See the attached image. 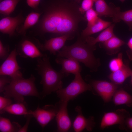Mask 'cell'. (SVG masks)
<instances>
[{
	"mask_svg": "<svg viewBox=\"0 0 132 132\" xmlns=\"http://www.w3.org/2000/svg\"><path fill=\"white\" fill-rule=\"evenodd\" d=\"M79 7L73 4H60L48 8L41 22V30L44 33L61 36L67 34L74 38L79 22L86 21L79 11Z\"/></svg>",
	"mask_w": 132,
	"mask_h": 132,
	"instance_id": "6da1fadb",
	"label": "cell"
},
{
	"mask_svg": "<svg viewBox=\"0 0 132 132\" xmlns=\"http://www.w3.org/2000/svg\"><path fill=\"white\" fill-rule=\"evenodd\" d=\"M76 41L70 46H65L57 53V57L71 58L83 63L92 72L97 71L100 64L94 55L95 45L89 44L78 34Z\"/></svg>",
	"mask_w": 132,
	"mask_h": 132,
	"instance_id": "7a4b0ae2",
	"label": "cell"
},
{
	"mask_svg": "<svg viewBox=\"0 0 132 132\" xmlns=\"http://www.w3.org/2000/svg\"><path fill=\"white\" fill-rule=\"evenodd\" d=\"M36 70L41 76L40 83L43 86L41 94L43 98L63 88L62 79L69 74L57 72L52 66L47 56L37 58Z\"/></svg>",
	"mask_w": 132,
	"mask_h": 132,
	"instance_id": "3957f363",
	"label": "cell"
},
{
	"mask_svg": "<svg viewBox=\"0 0 132 132\" xmlns=\"http://www.w3.org/2000/svg\"><path fill=\"white\" fill-rule=\"evenodd\" d=\"M35 78L31 74L30 77L25 79L23 77L12 79L5 87L3 93L4 97L12 98L16 102L24 101V97L35 96L40 98L35 84Z\"/></svg>",
	"mask_w": 132,
	"mask_h": 132,
	"instance_id": "277c9868",
	"label": "cell"
},
{
	"mask_svg": "<svg viewBox=\"0 0 132 132\" xmlns=\"http://www.w3.org/2000/svg\"><path fill=\"white\" fill-rule=\"evenodd\" d=\"M91 90L90 85L84 81L80 73L75 75L74 80L67 87L58 90L56 93L60 100L68 102L84 92Z\"/></svg>",
	"mask_w": 132,
	"mask_h": 132,
	"instance_id": "5b68a950",
	"label": "cell"
},
{
	"mask_svg": "<svg viewBox=\"0 0 132 132\" xmlns=\"http://www.w3.org/2000/svg\"><path fill=\"white\" fill-rule=\"evenodd\" d=\"M130 117L129 112L123 109H118L114 112L105 113L102 119L100 128L104 129L108 126L118 124L120 129H126V121L127 119Z\"/></svg>",
	"mask_w": 132,
	"mask_h": 132,
	"instance_id": "8992f818",
	"label": "cell"
},
{
	"mask_svg": "<svg viewBox=\"0 0 132 132\" xmlns=\"http://www.w3.org/2000/svg\"><path fill=\"white\" fill-rule=\"evenodd\" d=\"M18 53L16 48L12 51L5 60L0 67V75H5L11 79L22 77L20 71L21 68L19 66L16 59Z\"/></svg>",
	"mask_w": 132,
	"mask_h": 132,
	"instance_id": "52a82bcc",
	"label": "cell"
},
{
	"mask_svg": "<svg viewBox=\"0 0 132 132\" xmlns=\"http://www.w3.org/2000/svg\"><path fill=\"white\" fill-rule=\"evenodd\" d=\"M90 83L92 90L93 89L106 103L111 100L118 87V85L112 82L104 80H92Z\"/></svg>",
	"mask_w": 132,
	"mask_h": 132,
	"instance_id": "ba28073f",
	"label": "cell"
},
{
	"mask_svg": "<svg viewBox=\"0 0 132 132\" xmlns=\"http://www.w3.org/2000/svg\"><path fill=\"white\" fill-rule=\"evenodd\" d=\"M68 103L60 100L55 104L57 108L55 117L58 132H67L71 127V122L67 109Z\"/></svg>",
	"mask_w": 132,
	"mask_h": 132,
	"instance_id": "9c48e42d",
	"label": "cell"
},
{
	"mask_svg": "<svg viewBox=\"0 0 132 132\" xmlns=\"http://www.w3.org/2000/svg\"><path fill=\"white\" fill-rule=\"evenodd\" d=\"M57 112L56 105H48L42 108L38 107L34 111L31 110V114L44 128L55 117Z\"/></svg>",
	"mask_w": 132,
	"mask_h": 132,
	"instance_id": "30bf717a",
	"label": "cell"
},
{
	"mask_svg": "<svg viewBox=\"0 0 132 132\" xmlns=\"http://www.w3.org/2000/svg\"><path fill=\"white\" fill-rule=\"evenodd\" d=\"M41 44L37 46L29 40H24L21 42L18 48H16L18 55L25 58H37L47 56L46 54L41 52Z\"/></svg>",
	"mask_w": 132,
	"mask_h": 132,
	"instance_id": "8fae6325",
	"label": "cell"
},
{
	"mask_svg": "<svg viewBox=\"0 0 132 132\" xmlns=\"http://www.w3.org/2000/svg\"><path fill=\"white\" fill-rule=\"evenodd\" d=\"M75 110L77 114L73 124L74 131L80 132L85 129L88 131H92L95 124L94 117L90 116L88 118L85 117L82 114L81 108L80 106H77Z\"/></svg>",
	"mask_w": 132,
	"mask_h": 132,
	"instance_id": "7c38bea8",
	"label": "cell"
},
{
	"mask_svg": "<svg viewBox=\"0 0 132 132\" xmlns=\"http://www.w3.org/2000/svg\"><path fill=\"white\" fill-rule=\"evenodd\" d=\"M73 38L71 36L67 34L52 38L46 41L44 44H41V49L42 51H48L50 54L55 55L64 46L67 40Z\"/></svg>",
	"mask_w": 132,
	"mask_h": 132,
	"instance_id": "4fadbf2b",
	"label": "cell"
},
{
	"mask_svg": "<svg viewBox=\"0 0 132 132\" xmlns=\"http://www.w3.org/2000/svg\"><path fill=\"white\" fill-rule=\"evenodd\" d=\"M23 21V19L21 15L15 17H8L3 18L0 21V31L11 37L14 34L17 27Z\"/></svg>",
	"mask_w": 132,
	"mask_h": 132,
	"instance_id": "5bb4252c",
	"label": "cell"
},
{
	"mask_svg": "<svg viewBox=\"0 0 132 132\" xmlns=\"http://www.w3.org/2000/svg\"><path fill=\"white\" fill-rule=\"evenodd\" d=\"M55 61L61 66L60 71L63 72L72 73L75 75L80 73L81 72L82 68L79 62L74 59L57 57Z\"/></svg>",
	"mask_w": 132,
	"mask_h": 132,
	"instance_id": "9a60e30c",
	"label": "cell"
},
{
	"mask_svg": "<svg viewBox=\"0 0 132 132\" xmlns=\"http://www.w3.org/2000/svg\"><path fill=\"white\" fill-rule=\"evenodd\" d=\"M96 11L99 16L113 18L120 10L119 7H116L112 3L108 5L104 0H94Z\"/></svg>",
	"mask_w": 132,
	"mask_h": 132,
	"instance_id": "2e32d148",
	"label": "cell"
},
{
	"mask_svg": "<svg viewBox=\"0 0 132 132\" xmlns=\"http://www.w3.org/2000/svg\"><path fill=\"white\" fill-rule=\"evenodd\" d=\"M132 74V70L130 67L129 62L126 60L121 68L112 72L108 77L112 82L118 85L122 84L127 78L131 76Z\"/></svg>",
	"mask_w": 132,
	"mask_h": 132,
	"instance_id": "e0dca14e",
	"label": "cell"
},
{
	"mask_svg": "<svg viewBox=\"0 0 132 132\" xmlns=\"http://www.w3.org/2000/svg\"><path fill=\"white\" fill-rule=\"evenodd\" d=\"M111 24V22L103 20L99 17L93 24L87 25L81 33L80 36L83 39L93 34L104 30Z\"/></svg>",
	"mask_w": 132,
	"mask_h": 132,
	"instance_id": "ac0fdd59",
	"label": "cell"
},
{
	"mask_svg": "<svg viewBox=\"0 0 132 132\" xmlns=\"http://www.w3.org/2000/svg\"><path fill=\"white\" fill-rule=\"evenodd\" d=\"M114 26V24H111L96 38L89 36L83 39L88 44L91 45H95L98 42L104 43L115 35L113 33Z\"/></svg>",
	"mask_w": 132,
	"mask_h": 132,
	"instance_id": "d6986e66",
	"label": "cell"
},
{
	"mask_svg": "<svg viewBox=\"0 0 132 132\" xmlns=\"http://www.w3.org/2000/svg\"><path fill=\"white\" fill-rule=\"evenodd\" d=\"M102 43V46L106 50L107 54L110 55L117 53L120 51V47L126 44L125 42L115 35Z\"/></svg>",
	"mask_w": 132,
	"mask_h": 132,
	"instance_id": "ffe728a7",
	"label": "cell"
},
{
	"mask_svg": "<svg viewBox=\"0 0 132 132\" xmlns=\"http://www.w3.org/2000/svg\"><path fill=\"white\" fill-rule=\"evenodd\" d=\"M112 97L113 101L116 106L125 104L132 107V96L122 89H117Z\"/></svg>",
	"mask_w": 132,
	"mask_h": 132,
	"instance_id": "44dd1931",
	"label": "cell"
},
{
	"mask_svg": "<svg viewBox=\"0 0 132 132\" xmlns=\"http://www.w3.org/2000/svg\"><path fill=\"white\" fill-rule=\"evenodd\" d=\"M5 112L16 115L25 116L31 114V110H28L26 102L24 101L11 104L4 109L3 113Z\"/></svg>",
	"mask_w": 132,
	"mask_h": 132,
	"instance_id": "7402d4cb",
	"label": "cell"
},
{
	"mask_svg": "<svg viewBox=\"0 0 132 132\" xmlns=\"http://www.w3.org/2000/svg\"><path fill=\"white\" fill-rule=\"evenodd\" d=\"M21 127L18 123L15 122H11L9 119L0 116V132H18Z\"/></svg>",
	"mask_w": 132,
	"mask_h": 132,
	"instance_id": "603a6c76",
	"label": "cell"
},
{
	"mask_svg": "<svg viewBox=\"0 0 132 132\" xmlns=\"http://www.w3.org/2000/svg\"><path fill=\"white\" fill-rule=\"evenodd\" d=\"M40 15V13L37 12H32L30 13L27 16L18 33L21 34H25L27 30L37 22Z\"/></svg>",
	"mask_w": 132,
	"mask_h": 132,
	"instance_id": "cb8c5ba5",
	"label": "cell"
},
{
	"mask_svg": "<svg viewBox=\"0 0 132 132\" xmlns=\"http://www.w3.org/2000/svg\"><path fill=\"white\" fill-rule=\"evenodd\" d=\"M121 20L128 25L129 31H132V9L123 12L120 11L113 20L115 23L119 22Z\"/></svg>",
	"mask_w": 132,
	"mask_h": 132,
	"instance_id": "d4e9b609",
	"label": "cell"
},
{
	"mask_svg": "<svg viewBox=\"0 0 132 132\" xmlns=\"http://www.w3.org/2000/svg\"><path fill=\"white\" fill-rule=\"evenodd\" d=\"M20 0H4L0 3V12L5 15H8L14 10Z\"/></svg>",
	"mask_w": 132,
	"mask_h": 132,
	"instance_id": "484cf974",
	"label": "cell"
},
{
	"mask_svg": "<svg viewBox=\"0 0 132 132\" xmlns=\"http://www.w3.org/2000/svg\"><path fill=\"white\" fill-rule=\"evenodd\" d=\"M122 60V54L119 53L117 57L112 59L110 61L109 66L112 72L116 71L121 68L124 64Z\"/></svg>",
	"mask_w": 132,
	"mask_h": 132,
	"instance_id": "4316f807",
	"label": "cell"
},
{
	"mask_svg": "<svg viewBox=\"0 0 132 132\" xmlns=\"http://www.w3.org/2000/svg\"><path fill=\"white\" fill-rule=\"evenodd\" d=\"M85 13V17L88 22L87 25L93 24L99 17L96 11L92 8L87 11Z\"/></svg>",
	"mask_w": 132,
	"mask_h": 132,
	"instance_id": "83f0119b",
	"label": "cell"
},
{
	"mask_svg": "<svg viewBox=\"0 0 132 132\" xmlns=\"http://www.w3.org/2000/svg\"><path fill=\"white\" fill-rule=\"evenodd\" d=\"M94 3V0H83L79 9L82 14L84 15L87 11L92 8Z\"/></svg>",
	"mask_w": 132,
	"mask_h": 132,
	"instance_id": "f1b7e54d",
	"label": "cell"
},
{
	"mask_svg": "<svg viewBox=\"0 0 132 132\" xmlns=\"http://www.w3.org/2000/svg\"><path fill=\"white\" fill-rule=\"evenodd\" d=\"M11 80L10 77L5 75L0 76V92H3L6 86L9 84Z\"/></svg>",
	"mask_w": 132,
	"mask_h": 132,
	"instance_id": "f546056e",
	"label": "cell"
},
{
	"mask_svg": "<svg viewBox=\"0 0 132 132\" xmlns=\"http://www.w3.org/2000/svg\"><path fill=\"white\" fill-rule=\"evenodd\" d=\"M12 101L10 98L0 96V112L3 113V110L12 104Z\"/></svg>",
	"mask_w": 132,
	"mask_h": 132,
	"instance_id": "4dcf8cb0",
	"label": "cell"
},
{
	"mask_svg": "<svg viewBox=\"0 0 132 132\" xmlns=\"http://www.w3.org/2000/svg\"><path fill=\"white\" fill-rule=\"evenodd\" d=\"M8 46L3 45L1 41H0V58L3 60H5L10 54Z\"/></svg>",
	"mask_w": 132,
	"mask_h": 132,
	"instance_id": "1f68e13d",
	"label": "cell"
},
{
	"mask_svg": "<svg viewBox=\"0 0 132 132\" xmlns=\"http://www.w3.org/2000/svg\"><path fill=\"white\" fill-rule=\"evenodd\" d=\"M26 117L27 120L26 123L24 125L21 127L18 131V132H27L28 130V127L29 123L31 118L33 117L31 114H29L25 116Z\"/></svg>",
	"mask_w": 132,
	"mask_h": 132,
	"instance_id": "d6a6232c",
	"label": "cell"
},
{
	"mask_svg": "<svg viewBox=\"0 0 132 132\" xmlns=\"http://www.w3.org/2000/svg\"><path fill=\"white\" fill-rule=\"evenodd\" d=\"M127 45L129 49L127 51L126 53L129 60L132 61V37L129 40Z\"/></svg>",
	"mask_w": 132,
	"mask_h": 132,
	"instance_id": "836d02e7",
	"label": "cell"
},
{
	"mask_svg": "<svg viewBox=\"0 0 132 132\" xmlns=\"http://www.w3.org/2000/svg\"><path fill=\"white\" fill-rule=\"evenodd\" d=\"M40 0H26L28 5L30 7L35 8L39 5Z\"/></svg>",
	"mask_w": 132,
	"mask_h": 132,
	"instance_id": "e575fe53",
	"label": "cell"
},
{
	"mask_svg": "<svg viewBox=\"0 0 132 132\" xmlns=\"http://www.w3.org/2000/svg\"><path fill=\"white\" fill-rule=\"evenodd\" d=\"M126 125L127 128L132 131V117L128 118L126 121Z\"/></svg>",
	"mask_w": 132,
	"mask_h": 132,
	"instance_id": "d590c367",
	"label": "cell"
},
{
	"mask_svg": "<svg viewBox=\"0 0 132 132\" xmlns=\"http://www.w3.org/2000/svg\"><path fill=\"white\" fill-rule=\"evenodd\" d=\"M131 77V79L130 81V84L131 85H132V74Z\"/></svg>",
	"mask_w": 132,
	"mask_h": 132,
	"instance_id": "8d00e7d4",
	"label": "cell"
},
{
	"mask_svg": "<svg viewBox=\"0 0 132 132\" xmlns=\"http://www.w3.org/2000/svg\"><path fill=\"white\" fill-rule=\"evenodd\" d=\"M74 0L75 1L79 3L80 2L81 0Z\"/></svg>",
	"mask_w": 132,
	"mask_h": 132,
	"instance_id": "74e56055",
	"label": "cell"
},
{
	"mask_svg": "<svg viewBox=\"0 0 132 132\" xmlns=\"http://www.w3.org/2000/svg\"><path fill=\"white\" fill-rule=\"evenodd\" d=\"M120 1L122 2H124L125 0H120Z\"/></svg>",
	"mask_w": 132,
	"mask_h": 132,
	"instance_id": "f35d334b",
	"label": "cell"
},
{
	"mask_svg": "<svg viewBox=\"0 0 132 132\" xmlns=\"http://www.w3.org/2000/svg\"><path fill=\"white\" fill-rule=\"evenodd\" d=\"M129 88L130 90L132 91V88L129 87Z\"/></svg>",
	"mask_w": 132,
	"mask_h": 132,
	"instance_id": "ab89813d",
	"label": "cell"
}]
</instances>
